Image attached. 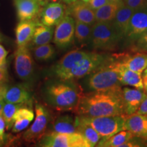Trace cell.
I'll return each mask as SVG.
<instances>
[{
    "label": "cell",
    "instance_id": "f6af8a7d",
    "mask_svg": "<svg viewBox=\"0 0 147 147\" xmlns=\"http://www.w3.org/2000/svg\"><path fill=\"white\" fill-rule=\"evenodd\" d=\"M142 49L144 50V51H146V52H147V45L146 46H144V47L142 48Z\"/></svg>",
    "mask_w": 147,
    "mask_h": 147
},
{
    "label": "cell",
    "instance_id": "ba28073f",
    "mask_svg": "<svg viewBox=\"0 0 147 147\" xmlns=\"http://www.w3.org/2000/svg\"><path fill=\"white\" fill-rule=\"evenodd\" d=\"M36 118L32 125L23 134V139L28 142L36 143L46 135L50 120V114L47 108L41 104L35 107Z\"/></svg>",
    "mask_w": 147,
    "mask_h": 147
},
{
    "label": "cell",
    "instance_id": "f546056e",
    "mask_svg": "<svg viewBox=\"0 0 147 147\" xmlns=\"http://www.w3.org/2000/svg\"><path fill=\"white\" fill-rule=\"evenodd\" d=\"M21 107V104H14V103L6 102L3 106L2 115L4 119L5 127L7 129L12 128L13 126V117L15 113L18 108Z\"/></svg>",
    "mask_w": 147,
    "mask_h": 147
},
{
    "label": "cell",
    "instance_id": "44dd1931",
    "mask_svg": "<svg viewBox=\"0 0 147 147\" xmlns=\"http://www.w3.org/2000/svg\"><path fill=\"white\" fill-rule=\"evenodd\" d=\"M36 24L34 21H23L18 24L16 28V44L18 47L27 46L32 40Z\"/></svg>",
    "mask_w": 147,
    "mask_h": 147
},
{
    "label": "cell",
    "instance_id": "bcb514c9",
    "mask_svg": "<svg viewBox=\"0 0 147 147\" xmlns=\"http://www.w3.org/2000/svg\"><path fill=\"white\" fill-rule=\"evenodd\" d=\"M82 1H84V2H88V1H89V0H82Z\"/></svg>",
    "mask_w": 147,
    "mask_h": 147
},
{
    "label": "cell",
    "instance_id": "ac0fdd59",
    "mask_svg": "<svg viewBox=\"0 0 147 147\" xmlns=\"http://www.w3.org/2000/svg\"><path fill=\"white\" fill-rule=\"evenodd\" d=\"M117 62L119 80L121 84L130 86L139 90H144V82L141 74L127 68L119 61Z\"/></svg>",
    "mask_w": 147,
    "mask_h": 147
},
{
    "label": "cell",
    "instance_id": "d4e9b609",
    "mask_svg": "<svg viewBox=\"0 0 147 147\" xmlns=\"http://www.w3.org/2000/svg\"><path fill=\"white\" fill-rule=\"evenodd\" d=\"M53 37V29L42 23H37L32 38L33 45H47L51 42Z\"/></svg>",
    "mask_w": 147,
    "mask_h": 147
},
{
    "label": "cell",
    "instance_id": "1f68e13d",
    "mask_svg": "<svg viewBox=\"0 0 147 147\" xmlns=\"http://www.w3.org/2000/svg\"><path fill=\"white\" fill-rule=\"evenodd\" d=\"M124 3L135 11L147 6V0H123Z\"/></svg>",
    "mask_w": 147,
    "mask_h": 147
},
{
    "label": "cell",
    "instance_id": "d6a6232c",
    "mask_svg": "<svg viewBox=\"0 0 147 147\" xmlns=\"http://www.w3.org/2000/svg\"><path fill=\"white\" fill-rule=\"evenodd\" d=\"M111 1L112 0H89L87 3L93 10H95Z\"/></svg>",
    "mask_w": 147,
    "mask_h": 147
},
{
    "label": "cell",
    "instance_id": "74e56055",
    "mask_svg": "<svg viewBox=\"0 0 147 147\" xmlns=\"http://www.w3.org/2000/svg\"><path fill=\"white\" fill-rule=\"evenodd\" d=\"M8 52L2 46L0 45V65L5 63V58H6Z\"/></svg>",
    "mask_w": 147,
    "mask_h": 147
},
{
    "label": "cell",
    "instance_id": "ee69618b",
    "mask_svg": "<svg viewBox=\"0 0 147 147\" xmlns=\"http://www.w3.org/2000/svg\"><path fill=\"white\" fill-rule=\"evenodd\" d=\"M63 1H64L66 3H68L72 2V0H63Z\"/></svg>",
    "mask_w": 147,
    "mask_h": 147
},
{
    "label": "cell",
    "instance_id": "ab89813d",
    "mask_svg": "<svg viewBox=\"0 0 147 147\" xmlns=\"http://www.w3.org/2000/svg\"><path fill=\"white\" fill-rule=\"evenodd\" d=\"M142 78L143 79V82H146L147 81V67L146 69L143 71V72L142 73Z\"/></svg>",
    "mask_w": 147,
    "mask_h": 147
},
{
    "label": "cell",
    "instance_id": "2e32d148",
    "mask_svg": "<svg viewBox=\"0 0 147 147\" xmlns=\"http://www.w3.org/2000/svg\"><path fill=\"white\" fill-rule=\"evenodd\" d=\"M65 9L63 4L51 3L47 5L41 12V22L44 25L53 27L57 25L65 16Z\"/></svg>",
    "mask_w": 147,
    "mask_h": 147
},
{
    "label": "cell",
    "instance_id": "cb8c5ba5",
    "mask_svg": "<svg viewBox=\"0 0 147 147\" xmlns=\"http://www.w3.org/2000/svg\"><path fill=\"white\" fill-rule=\"evenodd\" d=\"M31 93L23 85H15L8 88L4 96L5 102L21 104L30 100Z\"/></svg>",
    "mask_w": 147,
    "mask_h": 147
},
{
    "label": "cell",
    "instance_id": "8d00e7d4",
    "mask_svg": "<svg viewBox=\"0 0 147 147\" xmlns=\"http://www.w3.org/2000/svg\"><path fill=\"white\" fill-rule=\"evenodd\" d=\"M5 123L4 119L2 115H0V142L3 141V136H4V130H5Z\"/></svg>",
    "mask_w": 147,
    "mask_h": 147
},
{
    "label": "cell",
    "instance_id": "f35d334b",
    "mask_svg": "<svg viewBox=\"0 0 147 147\" xmlns=\"http://www.w3.org/2000/svg\"><path fill=\"white\" fill-rule=\"evenodd\" d=\"M8 87L5 85V84H0V99H4L5 93H6Z\"/></svg>",
    "mask_w": 147,
    "mask_h": 147
},
{
    "label": "cell",
    "instance_id": "d590c367",
    "mask_svg": "<svg viewBox=\"0 0 147 147\" xmlns=\"http://www.w3.org/2000/svg\"><path fill=\"white\" fill-rule=\"evenodd\" d=\"M138 47L142 49L144 46L147 45V30L141 35L140 37L136 40Z\"/></svg>",
    "mask_w": 147,
    "mask_h": 147
},
{
    "label": "cell",
    "instance_id": "3957f363",
    "mask_svg": "<svg viewBox=\"0 0 147 147\" xmlns=\"http://www.w3.org/2000/svg\"><path fill=\"white\" fill-rule=\"evenodd\" d=\"M87 85L91 91H121L122 84L119 80L118 62L108 59L102 65L90 74Z\"/></svg>",
    "mask_w": 147,
    "mask_h": 147
},
{
    "label": "cell",
    "instance_id": "603a6c76",
    "mask_svg": "<svg viewBox=\"0 0 147 147\" xmlns=\"http://www.w3.org/2000/svg\"><path fill=\"white\" fill-rule=\"evenodd\" d=\"M119 61L131 70L142 74L143 71L147 67V54L139 53L131 55H125Z\"/></svg>",
    "mask_w": 147,
    "mask_h": 147
},
{
    "label": "cell",
    "instance_id": "7dc6e473",
    "mask_svg": "<svg viewBox=\"0 0 147 147\" xmlns=\"http://www.w3.org/2000/svg\"><path fill=\"white\" fill-rule=\"evenodd\" d=\"M76 1V0H72V1Z\"/></svg>",
    "mask_w": 147,
    "mask_h": 147
},
{
    "label": "cell",
    "instance_id": "277c9868",
    "mask_svg": "<svg viewBox=\"0 0 147 147\" xmlns=\"http://www.w3.org/2000/svg\"><path fill=\"white\" fill-rule=\"evenodd\" d=\"M121 39L113 21H96L92 25L91 43L96 50H113Z\"/></svg>",
    "mask_w": 147,
    "mask_h": 147
},
{
    "label": "cell",
    "instance_id": "6da1fadb",
    "mask_svg": "<svg viewBox=\"0 0 147 147\" xmlns=\"http://www.w3.org/2000/svg\"><path fill=\"white\" fill-rule=\"evenodd\" d=\"M75 111L80 117H97L124 115L122 90L82 94Z\"/></svg>",
    "mask_w": 147,
    "mask_h": 147
},
{
    "label": "cell",
    "instance_id": "4fadbf2b",
    "mask_svg": "<svg viewBox=\"0 0 147 147\" xmlns=\"http://www.w3.org/2000/svg\"><path fill=\"white\" fill-rule=\"evenodd\" d=\"M89 53L74 50L64 55L54 67V73L60 80L82 59L85 57Z\"/></svg>",
    "mask_w": 147,
    "mask_h": 147
},
{
    "label": "cell",
    "instance_id": "484cf974",
    "mask_svg": "<svg viewBox=\"0 0 147 147\" xmlns=\"http://www.w3.org/2000/svg\"><path fill=\"white\" fill-rule=\"evenodd\" d=\"M77 131L85 138L87 142L90 145V147L97 146L98 142L101 140V137L99 134L95 131V129L84 122L80 117H78V126H77Z\"/></svg>",
    "mask_w": 147,
    "mask_h": 147
},
{
    "label": "cell",
    "instance_id": "8fae6325",
    "mask_svg": "<svg viewBox=\"0 0 147 147\" xmlns=\"http://www.w3.org/2000/svg\"><path fill=\"white\" fill-rule=\"evenodd\" d=\"M147 30V6L134 12L125 38L129 41H136Z\"/></svg>",
    "mask_w": 147,
    "mask_h": 147
},
{
    "label": "cell",
    "instance_id": "9c48e42d",
    "mask_svg": "<svg viewBox=\"0 0 147 147\" xmlns=\"http://www.w3.org/2000/svg\"><path fill=\"white\" fill-rule=\"evenodd\" d=\"M75 21L74 18L66 15L56 25L53 42L61 49L69 47L74 38Z\"/></svg>",
    "mask_w": 147,
    "mask_h": 147
},
{
    "label": "cell",
    "instance_id": "52a82bcc",
    "mask_svg": "<svg viewBox=\"0 0 147 147\" xmlns=\"http://www.w3.org/2000/svg\"><path fill=\"white\" fill-rule=\"evenodd\" d=\"M39 146L45 147H90L82 134L53 133L46 134L40 141Z\"/></svg>",
    "mask_w": 147,
    "mask_h": 147
},
{
    "label": "cell",
    "instance_id": "7a4b0ae2",
    "mask_svg": "<svg viewBox=\"0 0 147 147\" xmlns=\"http://www.w3.org/2000/svg\"><path fill=\"white\" fill-rule=\"evenodd\" d=\"M44 95L46 102L59 111L76 110L82 93L70 80L50 82L46 86Z\"/></svg>",
    "mask_w": 147,
    "mask_h": 147
},
{
    "label": "cell",
    "instance_id": "7402d4cb",
    "mask_svg": "<svg viewBox=\"0 0 147 147\" xmlns=\"http://www.w3.org/2000/svg\"><path fill=\"white\" fill-rule=\"evenodd\" d=\"M123 0H112L100 8L95 10V19L97 22L113 21L119 8L122 4Z\"/></svg>",
    "mask_w": 147,
    "mask_h": 147
},
{
    "label": "cell",
    "instance_id": "60d3db41",
    "mask_svg": "<svg viewBox=\"0 0 147 147\" xmlns=\"http://www.w3.org/2000/svg\"><path fill=\"white\" fill-rule=\"evenodd\" d=\"M4 105H5L4 100H3V99H0V115L2 114V110Z\"/></svg>",
    "mask_w": 147,
    "mask_h": 147
},
{
    "label": "cell",
    "instance_id": "8992f818",
    "mask_svg": "<svg viewBox=\"0 0 147 147\" xmlns=\"http://www.w3.org/2000/svg\"><path fill=\"white\" fill-rule=\"evenodd\" d=\"M108 59L104 55L96 53H89L63 77L61 80H72L89 75Z\"/></svg>",
    "mask_w": 147,
    "mask_h": 147
},
{
    "label": "cell",
    "instance_id": "d6986e66",
    "mask_svg": "<svg viewBox=\"0 0 147 147\" xmlns=\"http://www.w3.org/2000/svg\"><path fill=\"white\" fill-rule=\"evenodd\" d=\"M18 19L21 21L34 18L40 11V3L38 0H15Z\"/></svg>",
    "mask_w": 147,
    "mask_h": 147
},
{
    "label": "cell",
    "instance_id": "ffe728a7",
    "mask_svg": "<svg viewBox=\"0 0 147 147\" xmlns=\"http://www.w3.org/2000/svg\"><path fill=\"white\" fill-rule=\"evenodd\" d=\"M78 117H73L69 115L59 116L53 121L52 125L53 133L73 134L77 131Z\"/></svg>",
    "mask_w": 147,
    "mask_h": 147
},
{
    "label": "cell",
    "instance_id": "e0dca14e",
    "mask_svg": "<svg viewBox=\"0 0 147 147\" xmlns=\"http://www.w3.org/2000/svg\"><path fill=\"white\" fill-rule=\"evenodd\" d=\"M135 10L127 6L124 1L119 8L113 23L121 38L125 36L130 20Z\"/></svg>",
    "mask_w": 147,
    "mask_h": 147
},
{
    "label": "cell",
    "instance_id": "7c38bea8",
    "mask_svg": "<svg viewBox=\"0 0 147 147\" xmlns=\"http://www.w3.org/2000/svg\"><path fill=\"white\" fill-rule=\"evenodd\" d=\"M70 5L67 7L66 13L67 15L71 16L76 21L87 23L93 25L95 22V10H93L88 3L83 1H72L69 3Z\"/></svg>",
    "mask_w": 147,
    "mask_h": 147
},
{
    "label": "cell",
    "instance_id": "f1b7e54d",
    "mask_svg": "<svg viewBox=\"0 0 147 147\" xmlns=\"http://www.w3.org/2000/svg\"><path fill=\"white\" fill-rule=\"evenodd\" d=\"M32 52L36 59L40 61H45L53 58L55 55V49L52 45L47 44L34 47Z\"/></svg>",
    "mask_w": 147,
    "mask_h": 147
},
{
    "label": "cell",
    "instance_id": "5b68a950",
    "mask_svg": "<svg viewBox=\"0 0 147 147\" xmlns=\"http://www.w3.org/2000/svg\"><path fill=\"white\" fill-rule=\"evenodd\" d=\"M79 117L89 124L100 136L101 140H106L115 134L124 130V115L104 116L97 117Z\"/></svg>",
    "mask_w": 147,
    "mask_h": 147
},
{
    "label": "cell",
    "instance_id": "e575fe53",
    "mask_svg": "<svg viewBox=\"0 0 147 147\" xmlns=\"http://www.w3.org/2000/svg\"><path fill=\"white\" fill-rule=\"evenodd\" d=\"M135 114L138 115H147V96L142 101L140 105L139 106L137 111Z\"/></svg>",
    "mask_w": 147,
    "mask_h": 147
},
{
    "label": "cell",
    "instance_id": "7bdbcfd3",
    "mask_svg": "<svg viewBox=\"0 0 147 147\" xmlns=\"http://www.w3.org/2000/svg\"><path fill=\"white\" fill-rule=\"evenodd\" d=\"M38 1L40 3V4H42V3H43L47 2L48 0H38Z\"/></svg>",
    "mask_w": 147,
    "mask_h": 147
},
{
    "label": "cell",
    "instance_id": "4dcf8cb0",
    "mask_svg": "<svg viewBox=\"0 0 147 147\" xmlns=\"http://www.w3.org/2000/svg\"><path fill=\"white\" fill-rule=\"evenodd\" d=\"M33 121V119L27 118V117H23L20 118L14 122L13 126L12 127V131L14 133H18L26 129L30 123Z\"/></svg>",
    "mask_w": 147,
    "mask_h": 147
},
{
    "label": "cell",
    "instance_id": "4316f807",
    "mask_svg": "<svg viewBox=\"0 0 147 147\" xmlns=\"http://www.w3.org/2000/svg\"><path fill=\"white\" fill-rule=\"evenodd\" d=\"M134 136L129 131L124 129L115 134L109 138L101 140L97 146L99 147H121Z\"/></svg>",
    "mask_w": 147,
    "mask_h": 147
},
{
    "label": "cell",
    "instance_id": "9a60e30c",
    "mask_svg": "<svg viewBox=\"0 0 147 147\" xmlns=\"http://www.w3.org/2000/svg\"><path fill=\"white\" fill-rule=\"evenodd\" d=\"M124 129L129 131L134 136L147 138V115L134 114L127 116Z\"/></svg>",
    "mask_w": 147,
    "mask_h": 147
},
{
    "label": "cell",
    "instance_id": "30bf717a",
    "mask_svg": "<svg viewBox=\"0 0 147 147\" xmlns=\"http://www.w3.org/2000/svg\"><path fill=\"white\" fill-rule=\"evenodd\" d=\"M14 67L17 76L23 80H31L34 74V62L27 46L18 47L15 52Z\"/></svg>",
    "mask_w": 147,
    "mask_h": 147
},
{
    "label": "cell",
    "instance_id": "836d02e7",
    "mask_svg": "<svg viewBox=\"0 0 147 147\" xmlns=\"http://www.w3.org/2000/svg\"><path fill=\"white\" fill-rule=\"evenodd\" d=\"M8 80V72L5 63L0 65V84H5Z\"/></svg>",
    "mask_w": 147,
    "mask_h": 147
},
{
    "label": "cell",
    "instance_id": "b9f144b4",
    "mask_svg": "<svg viewBox=\"0 0 147 147\" xmlns=\"http://www.w3.org/2000/svg\"><path fill=\"white\" fill-rule=\"evenodd\" d=\"M144 89L145 92L147 93V81L144 82Z\"/></svg>",
    "mask_w": 147,
    "mask_h": 147
},
{
    "label": "cell",
    "instance_id": "5bb4252c",
    "mask_svg": "<svg viewBox=\"0 0 147 147\" xmlns=\"http://www.w3.org/2000/svg\"><path fill=\"white\" fill-rule=\"evenodd\" d=\"M122 96L125 115L129 116L136 113L147 94L142 90L125 87L122 89Z\"/></svg>",
    "mask_w": 147,
    "mask_h": 147
},
{
    "label": "cell",
    "instance_id": "83f0119b",
    "mask_svg": "<svg viewBox=\"0 0 147 147\" xmlns=\"http://www.w3.org/2000/svg\"><path fill=\"white\" fill-rule=\"evenodd\" d=\"M92 25L89 24L75 21L74 38L80 45H86L91 42Z\"/></svg>",
    "mask_w": 147,
    "mask_h": 147
}]
</instances>
